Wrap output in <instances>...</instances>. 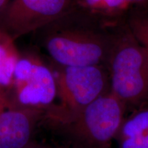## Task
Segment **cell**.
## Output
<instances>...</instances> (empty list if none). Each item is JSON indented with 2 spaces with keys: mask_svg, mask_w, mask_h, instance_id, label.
<instances>
[{
  "mask_svg": "<svg viewBox=\"0 0 148 148\" xmlns=\"http://www.w3.org/2000/svg\"><path fill=\"white\" fill-rule=\"evenodd\" d=\"M116 23L73 7L40 30L45 32V50L58 66H106L121 27Z\"/></svg>",
  "mask_w": 148,
  "mask_h": 148,
  "instance_id": "1",
  "label": "cell"
},
{
  "mask_svg": "<svg viewBox=\"0 0 148 148\" xmlns=\"http://www.w3.org/2000/svg\"><path fill=\"white\" fill-rule=\"evenodd\" d=\"M106 68L110 92L125 107L148 102V54L127 25L120 27Z\"/></svg>",
  "mask_w": 148,
  "mask_h": 148,
  "instance_id": "2",
  "label": "cell"
},
{
  "mask_svg": "<svg viewBox=\"0 0 148 148\" xmlns=\"http://www.w3.org/2000/svg\"><path fill=\"white\" fill-rule=\"evenodd\" d=\"M125 108V105L109 92L75 112L48 115L83 148H108L118 134Z\"/></svg>",
  "mask_w": 148,
  "mask_h": 148,
  "instance_id": "3",
  "label": "cell"
},
{
  "mask_svg": "<svg viewBox=\"0 0 148 148\" xmlns=\"http://www.w3.org/2000/svg\"><path fill=\"white\" fill-rule=\"evenodd\" d=\"M57 97L55 73L32 52L20 53L6 108H27L45 111Z\"/></svg>",
  "mask_w": 148,
  "mask_h": 148,
  "instance_id": "4",
  "label": "cell"
},
{
  "mask_svg": "<svg viewBox=\"0 0 148 148\" xmlns=\"http://www.w3.org/2000/svg\"><path fill=\"white\" fill-rule=\"evenodd\" d=\"M55 76L61 103L48 109V113L66 114L80 110L108 92L110 84L108 70L101 65L59 66Z\"/></svg>",
  "mask_w": 148,
  "mask_h": 148,
  "instance_id": "5",
  "label": "cell"
},
{
  "mask_svg": "<svg viewBox=\"0 0 148 148\" xmlns=\"http://www.w3.org/2000/svg\"><path fill=\"white\" fill-rule=\"evenodd\" d=\"M74 0H9L0 13V27L14 40L39 31L67 13Z\"/></svg>",
  "mask_w": 148,
  "mask_h": 148,
  "instance_id": "6",
  "label": "cell"
},
{
  "mask_svg": "<svg viewBox=\"0 0 148 148\" xmlns=\"http://www.w3.org/2000/svg\"><path fill=\"white\" fill-rule=\"evenodd\" d=\"M44 112L27 108H5L0 111V148H25L32 143Z\"/></svg>",
  "mask_w": 148,
  "mask_h": 148,
  "instance_id": "7",
  "label": "cell"
},
{
  "mask_svg": "<svg viewBox=\"0 0 148 148\" xmlns=\"http://www.w3.org/2000/svg\"><path fill=\"white\" fill-rule=\"evenodd\" d=\"M16 40L0 27V99L6 108L15 68L20 56Z\"/></svg>",
  "mask_w": 148,
  "mask_h": 148,
  "instance_id": "8",
  "label": "cell"
},
{
  "mask_svg": "<svg viewBox=\"0 0 148 148\" xmlns=\"http://www.w3.org/2000/svg\"><path fill=\"white\" fill-rule=\"evenodd\" d=\"M127 0H74V8L109 21L117 22L130 6Z\"/></svg>",
  "mask_w": 148,
  "mask_h": 148,
  "instance_id": "9",
  "label": "cell"
},
{
  "mask_svg": "<svg viewBox=\"0 0 148 148\" xmlns=\"http://www.w3.org/2000/svg\"><path fill=\"white\" fill-rule=\"evenodd\" d=\"M148 132V106H141L125 120L123 119L116 135L118 140L140 138Z\"/></svg>",
  "mask_w": 148,
  "mask_h": 148,
  "instance_id": "10",
  "label": "cell"
},
{
  "mask_svg": "<svg viewBox=\"0 0 148 148\" xmlns=\"http://www.w3.org/2000/svg\"><path fill=\"white\" fill-rule=\"evenodd\" d=\"M127 25L148 54V10L132 12L129 16Z\"/></svg>",
  "mask_w": 148,
  "mask_h": 148,
  "instance_id": "11",
  "label": "cell"
},
{
  "mask_svg": "<svg viewBox=\"0 0 148 148\" xmlns=\"http://www.w3.org/2000/svg\"><path fill=\"white\" fill-rule=\"evenodd\" d=\"M120 148H148V132L142 137L125 138L119 140Z\"/></svg>",
  "mask_w": 148,
  "mask_h": 148,
  "instance_id": "12",
  "label": "cell"
},
{
  "mask_svg": "<svg viewBox=\"0 0 148 148\" xmlns=\"http://www.w3.org/2000/svg\"><path fill=\"white\" fill-rule=\"evenodd\" d=\"M9 0H0V13L3 10L8 4Z\"/></svg>",
  "mask_w": 148,
  "mask_h": 148,
  "instance_id": "13",
  "label": "cell"
},
{
  "mask_svg": "<svg viewBox=\"0 0 148 148\" xmlns=\"http://www.w3.org/2000/svg\"><path fill=\"white\" fill-rule=\"evenodd\" d=\"M127 1H128L130 4L132 5L133 4H138H138L139 3H143L147 0H127Z\"/></svg>",
  "mask_w": 148,
  "mask_h": 148,
  "instance_id": "14",
  "label": "cell"
},
{
  "mask_svg": "<svg viewBox=\"0 0 148 148\" xmlns=\"http://www.w3.org/2000/svg\"><path fill=\"white\" fill-rule=\"evenodd\" d=\"M25 148H50L49 147H47V146L45 145H36V144H33L32 143L29 144L28 146H27Z\"/></svg>",
  "mask_w": 148,
  "mask_h": 148,
  "instance_id": "15",
  "label": "cell"
},
{
  "mask_svg": "<svg viewBox=\"0 0 148 148\" xmlns=\"http://www.w3.org/2000/svg\"><path fill=\"white\" fill-rule=\"evenodd\" d=\"M5 107L4 106V105H3V103L2 102V101L1 100V99H0V111L2 110L3 108H5Z\"/></svg>",
  "mask_w": 148,
  "mask_h": 148,
  "instance_id": "16",
  "label": "cell"
}]
</instances>
